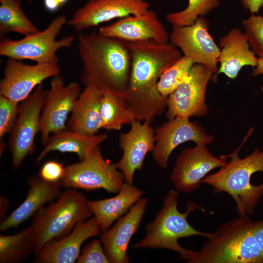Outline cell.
<instances>
[{
    "label": "cell",
    "instance_id": "cell-1",
    "mask_svg": "<svg viewBox=\"0 0 263 263\" xmlns=\"http://www.w3.org/2000/svg\"><path fill=\"white\" fill-rule=\"evenodd\" d=\"M127 43L131 67L124 99L135 120L151 123L167 106L168 96H164L158 92V80L163 73L183 56L170 42Z\"/></svg>",
    "mask_w": 263,
    "mask_h": 263
},
{
    "label": "cell",
    "instance_id": "cell-2",
    "mask_svg": "<svg viewBox=\"0 0 263 263\" xmlns=\"http://www.w3.org/2000/svg\"><path fill=\"white\" fill-rule=\"evenodd\" d=\"M77 47L82 63L81 82L103 94L124 97L129 84L131 56L126 41L99 35L80 34Z\"/></svg>",
    "mask_w": 263,
    "mask_h": 263
},
{
    "label": "cell",
    "instance_id": "cell-3",
    "mask_svg": "<svg viewBox=\"0 0 263 263\" xmlns=\"http://www.w3.org/2000/svg\"><path fill=\"white\" fill-rule=\"evenodd\" d=\"M189 263H263V220L239 216L222 224Z\"/></svg>",
    "mask_w": 263,
    "mask_h": 263
},
{
    "label": "cell",
    "instance_id": "cell-4",
    "mask_svg": "<svg viewBox=\"0 0 263 263\" xmlns=\"http://www.w3.org/2000/svg\"><path fill=\"white\" fill-rule=\"evenodd\" d=\"M225 155L230 160L215 173L204 177L201 183L213 188L214 194L225 192L236 203L240 216L254 214L260 198L263 195V151L256 149L244 158H240V149Z\"/></svg>",
    "mask_w": 263,
    "mask_h": 263
},
{
    "label": "cell",
    "instance_id": "cell-5",
    "mask_svg": "<svg viewBox=\"0 0 263 263\" xmlns=\"http://www.w3.org/2000/svg\"><path fill=\"white\" fill-rule=\"evenodd\" d=\"M178 193L170 189L163 200V206L155 219L145 226V236L132 245V249H166L178 253L182 259L188 261L194 251L182 247L178 239L198 235L209 238L213 233L201 232L193 227L188 221L189 213L196 209L204 210L196 204L189 202L187 211L181 213L177 208Z\"/></svg>",
    "mask_w": 263,
    "mask_h": 263
},
{
    "label": "cell",
    "instance_id": "cell-6",
    "mask_svg": "<svg viewBox=\"0 0 263 263\" xmlns=\"http://www.w3.org/2000/svg\"><path fill=\"white\" fill-rule=\"evenodd\" d=\"M87 201L84 194L69 188L56 202L41 208L30 225L34 254L47 243L66 236L77 224L89 218L93 214Z\"/></svg>",
    "mask_w": 263,
    "mask_h": 263
},
{
    "label": "cell",
    "instance_id": "cell-7",
    "mask_svg": "<svg viewBox=\"0 0 263 263\" xmlns=\"http://www.w3.org/2000/svg\"><path fill=\"white\" fill-rule=\"evenodd\" d=\"M67 21L65 15L55 18L43 30L19 40L4 38L0 42V55L19 60L29 59L37 63H58V50L70 47L72 36L56 38Z\"/></svg>",
    "mask_w": 263,
    "mask_h": 263
},
{
    "label": "cell",
    "instance_id": "cell-8",
    "mask_svg": "<svg viewBox=\"0 0 263 263\" xmlns=\"http://www.w3.org/2000/svg\"><path fill=\"white\" fill-rule=\"evenodd\" d=\"M63 187L87 191L103 188L118 193L125 183L123 173L115 164L106 161L99 146L83 160L67 166L60 180Z\"/></svg>",
    "mask_w": 263,
    "mask_h": 263
},
{
    "label": "cell",
    "instance_id": "cell-9",
    "mask_svg": "<svg viewBox=\"0 0 263 263\" xmlns=\"http://www.w3.org/2000/svg\"><path fill=\"white\" fill-rule=\"evenodd\" d=\"M47 92L41 83L19 105L17 119L9 133L8 146L15 169L35 151V137L40 131L41 112Z\"/></svg>",
    "mask_w": 263,
    "mask_h": 263
},
{
    "label": "cell",
    "instance_id": "cell-10",
    "mask_svg": "<svg viewBox=\"0 0 263 263\" xmlns=\"http://www.w3.org/2000/svg\"><path fill=\"white\" fill-rule=\"evenodd\" d=\"M208 21L199 17L188 26L174 25L169 35L170 43L180 48L184 56L195 64L205 65L212 74L217 73L220 49L209 33Z\"/></svg>",
    "mask_w": 263,
    "mask_h": 263
},
{
    "label": "cell",
    "instance_id": "cell-11",
    "mask_svg": "<svg viewBox=\"0 0 263 263\" xmlns=\"http://www.w3.org/2000/svg\"><path fill=\"white\" fill-rule=\"evenodd\" d=\"M212 74L206 66L194 64L188 78L168 96L166 115L169 120L179 116L206 115L207 87Z\"/></svg>",
    "mask_w": 263,
    "mask_h": 263
},
{
    "label": "cell",
    "instance_id": "cell-12",
    "mask_svg": "<svg viewBox=\"0 0 263 263\" xmlns=\"http://www.w3.org/2000/svg\"><path fill=\"white\" fill-rule=\"evenodd\" d=\"M81 92L78 83L65 84L59 75L53 77L41 114L39 132L42 144L45 145L51 133L66 129L68 116Z\"/></svg>",
    "mask_w": 263,
    "mask_h": 263
},
{
    "label": "cell",
    "instance_id": "cell-13",
    "mask_svg": "<svg viewBox=\"0 0 263 263\" xmlns=\"http://www.w3.org/2000/svg\"><path fill=\"white\" fill-rule=\"evenodd\" d=\"M227 163V157L211 154L205 144L183 149L177 156L170 179L177 191L190 193L197 189L211 170Z\"/></svg>",
    "mask_w": 263,
    "mask_h": 263
},
{
    "label": "cell",
    "instance_id": "cell-14",
    "mask_svg": "<svg viewBox=\"0 0 263 263\" xmlns=\"http://www.w3.org/2000/svg\"><path fill=\"white\" fill-rule=\"evenodd\" d=\"M60 71L58 63H37L30 65L8 58L0 82V95L18 103L22 101L43 81L59 75Z\"/></svg>",
    "mask_w": 263,
    "mask_h": 263
},
{
    "label": "cell",
    "instance_id": "cell-15",
    "mask_svg": "<svg viewBox=\"0 0 263 263\" xmlns=\"http://www.w3.org/2000/svg\"><path fill=\"white\" fill-rule=\"evenodd\" d=\"M155 142L152 151L153 159L162 169L168 166L169 157L173 150L188 141L196 144H208L214 137L189 118L177 116L154 128Z\"/></svg>",
    "mask_w": 263,
    "mask_h": 263
},
{
    "label": "cell",
    "instance_id": "cell-16",
    "mask_svg": "<svg viewBox=\"0 0 263 263\" xmlns=\"http://www.w3.org/2000/svg\"><path fill=\"white\" fill-rule=\"evenodd\" d=\"M99 35L129 42L151 41L166 44L169 35L156 14L151 10L120 18L99 28Z\"/></svg>",
    "mask_w": 263,
    "mask_h": 263
},
{
    "label": "cell",
    "instance_id": "cell-17",
    "mask_svg": "<svg viewBox=\"0 0 263 263\" xmlns=\"http://www.w3.org/2000/svg\"><path fill=\"white\" fill-rule=\"evenodd\" d=\"M127 132L119 135L118 144L123 151L121 159L115 164L123 174L125 183L132 185L136 170L142 169L147 153L152 151L155 142L154 128L150 123L135 120Z\"/></svg>",
    "mask_w": 263,
    "mask_h": 263
},
{
    "label": "cell",
    "instance_id": "cell-18",
    "mask_svg": "<svg viewBox=\"0 0 263 263\" xmlns=\"http://www.w3.org/2000/svg\"><path fill=\"white\" fill-rule=\"evenodd\" d=\"M149 7L145 0H89L66 24L81 32L115 18L143 13Z\"/></svg>",
    "mask_w": 263,
    "mask_h": 263
},
{
    "label": "cell",
    "instance_id": "cell-19",
    "mask_svg": "<svg viewBox=\"0 0 263 263\" xmlns=\"http://www.w3.org/2000/svg\"><path fill=\"white\" fill-rule=\"evenodd\" d=\"M147 206V199L141 198L112 227L100 234V241L110 263L130 262L128 247L140 226Z\"/></svg>",
    "mask_w": 263,
    "mask_h": 263
},
{
    "label": "cell",
    "instance_id": "cell-20",
    "mask_svg": "<svg viewBox=\"0 0 263 263\" xmlns=\"http://www.w3.org/2000/svg\"><path fill=\"white\" fill-rule=\"evenodd\" d=\"M101 232L93 216L77 224L66 236L46 244L35 253L34 261L37 263H73L80 255L83 243Z\"/></svg>",
    "mask_w": 263,
    "mask_h": 263
},
{
    "label": "cell",
    "instance_id": "cell-21",
    "mask_svg": "<svg viewBox=\"0 0 263 263\" xmlns=\"http://www.w3.org/2000/svg\"><path fill=\"white\" fill-rule=\"evenodd\" d=\"M29 189L21 204L0 223V230L5 231L19 225L34 215L46 203L58 198L62 192L60 181L51 182L38 175L28 179Z\"/></svg>",
    "mask_w": 263,
    "mask_h": 263
},
{
    "label": "cell",
    "instance_id": "cell-22",
    "mask_svg": "<svg viewBox=\"0 0 263 263\" xmlns=\"http://www.w3.org/2000/svg\"><path fill=\"white\" fill-rule=\"evenodd\" d=\"M219 47L220 66L217 75L222 73L234 79L244 66L257 65L258 57L251 49L245 33L238 28L221 37Z\"/></svg>",
    "mask_w": 263,
    "mask_h": 263
},
{
    "label": "cell",
    "instance_id": "cell-23",
    "mask_svg": "<svg viewBox=\"0 0 263 263\" xmlns=\"http://www.w3.org/2000/svg\"><path fill=\"white\" fill-rule=\"evenodd\" d=\"M143 191L131 184L124 183L118 194L112 198L87 201L88 206L102 232L113 222L127 213L141 198Z\"/></svg>",
    "mask_w": 263,
    "mask_h": 263
},
{
    "label": "cell",
    "instance_id": "cell-24",
    "mask_svg": "<svg viewBox=\"0 0 263 263\" xmlns=\"http://www.w3.org/2000/svg\"><path fill=\"white\" fill-rule=\"evenodd\" d=\"M103 94L92 86H86L77 99L68 121L69 129L94 135L102 128L100 107Z\"/></svg>",
    "mask_w": 263,
    "mask_h": 263
},
{
    "label": "cell",
    "instance_id": "cell-25",
    "mask_svg": "<svg viewBox=\"0 0 263 263\" xmlns=\"http://www.w3.org/2000/svg\"><path fill=\"white\" fill-rule=\"evenodd\" d=\"M107 137L106 133L87 135L70 129L59 131L50 136L37 158V162H39L48 152L52 151L75 153L80 161L83 160Z\"/></svg>",
    "mask_w": 263,
    "mask_h": 263
},
{
    "label": "cell",
    "instance_id": "cell-26",
    "mask_svg": "<svg viewBox=\"0 0 263 263\" xmlns=\"http://www.w3.org/2000/svg\"><path fill=\"white\" fill-rule=\"evenodd\" d=\"M0 35L15 32L26 37L39 31L21 6V0H0Z\"/></svg>",
    "mask_w": 263,
    "mask_h": 263
},
{
    "label": "cell",
    "instance_id": "cell-27",
    "mask_svg": "<svg viewBox=\"0 0 263 263\" xmlns=\"http://www.w3.org/2000/svg\"><path fill=\"white\" fill-rule=\"evenodd\" d=\"M100 114L102 128L107 130H119L123 125H131L135 120L124 97L111 93L103 94Z\"/></svg>",
    "mask_w": 263,
    "mask_h": 263
},
{
    "label": "cell",
    "instance_id": "cell-28",
    "mask_svg": "<svg viewBox=\"0 0 263 263\" xmlns=\"http://www.w3.org/2000/svg\"><path fill=\"white\" fill-rule=\"evenodd\" d=\"M33 252L31 227L13 235H0V263H16Z\"/></svg>",
    "mask_w": 263,
    "mask_h": 263
},
{
    "label": "cell",
    "instance_id": "cell-29",
    "mask_svg": "<svg viewBox=\"0 0 263 263\" xmlns=\"http://www.w3.org/2000/svg\"><path fill=\"white\" fill-rule=\"evenodd\" d=\"M194 64L192 60L183 56L160 76L157 84L159 93L168 96L188 78Z\"/></svg>",
    "mask_w": 263,
    "mask_h": 263
},
{
    "label": "cell",
    "instance_id": "cell-30",
    "mask_svg": "<svg viewBox=\"0 0 263 263\" xmlns=\"http://www.w3.org/2000/svg\"><path fill=\"white\" fill-rule=\"evenodd\" d=\"M219 5V0H188L185 9L167 14L166 19L173 26L191 25L199 17H204Z\"/></svg>",
    "mask_w": 263,
    "mask_h": 263
},
{
    "label": "cell",
    "instance_id": "cell-31",
    "mask_svg": "<svg viewBox=\"0 0 263 263\" xmlns=\"http://www.w3.org/2000/svg\"><path fill=\"white\" fill-rule=\"evenodd\" d=\"M242 24L251 49L258 58H263V16L252 14Z\"/></svg>",
    "mask_w": 263,
    "mask_h": 263
},
{
    "label": "cell",
    "instance_id": "cell-32",
    "mask_svg": "<svg viewBox=\"0 0 263 263\" xmlns=\"http://www.w3.org/2000/svg\"><path fill=\"white\" fill-rule=\"evenodd\" d=\"M19 105L0 95V139L11 131L17 119Z\"/></svg>",
    "mask_w": 263,
    "mask_h": 263
},
{
    "label": "cell",
    "instance_id": "cell-33",
    "mask_svg": "<svg viewBox=\"0 0 263 263\" xmlns=\"http://www.w3.org/2000/svg\"><path fill=\"white\" fill-rule=\"evenodd\" d=\"M77 263H110L100 241L94 239L84 246Z\"/></svg>",
    "mask_w": 263,
    "mask_h": 263
},
{
    "label": "cell",
    "instance_id": "cell-34",
    "mask_svg": "<svg viewBox=\"0 0 263 263\" xmlns=\"http://www.w3.org/2000/svg\"><path fill=\"white\" fill-rule=\"evenodd\" d=\"M64 168L62 163L54 160L48 161L40 168L38 176L48 182L59 181L63 176Z\"/></svg>",
    "mask_w": 263,
    "mask_h": 263
},
{
    "label": "cell",
    "instance_id": "cell-35",
    "mask_svg": "<svg viewBox=\"0 0 263 263\" xmlns=\"http://www.w3.org/2000/svg\"><path fill=\"white\" fill-rule=\"evenodd\" d=\"M244 8L250 12L251 15L258 13L263 7V0H241Z\"/></svg>",
    "mask_w": 263,
    "mask_h": 263
},
{
    "label": "cell",
    "instance_id": "cell-36",
    "mask_svg": "<svg viewBox=\"0 0 263 263\" xmlns=\"http://www.w3.org/2000/svg\"><path fill=\"white\" fill-rule=\"evenodd\" d=\"M68 1V0H44V5L48 11L54 12Z\"/></svg>",
    "mask_w": 263,
    "mask_h": 263
},
{
    "label": "cell",
    "instance_id": "cell-37",
    "mask_svg": "<svg viewBox=\"0 0 263 263\" xmlns=\"http://www.w3.org/2000/svg\"><path fill=\"white\" fill-rule=\"evenodd\" d=\"M0 222H2L5 219V214L7 211L9 202V200L3 196H0Z\"/></svg>",
    "mask_w": 263,
    "mask_h": 263
},
{
    "label": "cell",
    "instance_id": "cell-38",
    "mask_svg": "<svg viewBox=\"0 0 263 263\" xmlns=\"http://www.w3.org/2000/svg\"><path fill=\"white\" fill-rule=\"evenodd\" d=\"M263 74V58H258L257 65L253 69L251 75L256 76Z\"/></svg>",
    "mask_w": 263,
    "mask_h": 263
},
{
    "label": "cell",
    "instance_id": "cell-39",
    "mask_svg": "<svg viewBox=\"0 0 263 263\" xmlns=\"http://www.w3.org/2000/svg\"><path fill=\"white\" fill-rule=\"evenodd\" d=\"M261 90H262V92L263 93V86L262 87V88H261Z\"/></svg>",
    "mask_w": 263,
    "mask_h": 263
}]
</instances>
